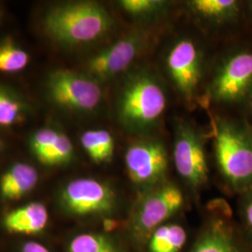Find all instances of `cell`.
I'll return each mask as SVG.
<instances>
[{
    "label": "cell",
    "mask_w": 252,
    "mask_h": 252,
    "mask_svg": "<svg viewBox=\"0 0 252 252\" xmlns=\"http://www.w3.org/2000/svg\"><path fill=\"white\" fill-rule=\"evenodd\" d=\"M167 105L166 93L153 73L139 69L123 84L117 100V117L128 132L143 134L161 120Z\"/></svg>",
    "instance_id": "obj_2"
},
{
    "label": "cell",
    "mask_w": 252,
    "mask_h": 252,
    "mask_svg": "<svg viewBox=\"0 0 252 252\" xmlns=\"http://www.w3.org/2000/svg\"><path fill=\"white\" fill-rule=\"evenodd\" d=\"M217 163L232 185L252 181V135L233 123L218 121L214 126Z\"/></svg>",
    "instance_id": "obj_3"
},
{
    "label": "cell",
    "mask_w": 252,
    "mask_h": 252,
    "mask_svg": "<svg viewBox=\"0 0 252 252\" xmlns=\"http://www.w3.org/2000/svg\"><path fill=\"white\" fill-rule=\"evenodd\" d=\"M49 222V212L44 204L33 202L11 210L3 219L5 229L12 234H36Z\"/></svg>",
    "instance_id": "obj_12"
},
{
    "label": "cell",
    "mask_w": 252,
    "mask_h": 252,
    "mask_svg": "<svg viewBox=\"0 0 252 252\" xmlns=\"http://www.w3.org/2000/svg\"><path fill=\"white\" fill-rule=\"evenodd\" d=\"M181 189L170 182L146 189L135 203L130 225L136 239L148 240L154 230L175 215L183 206Z\"/></svg>",
    "instance_id": "obj_5"
},
{
    "label": "cell",
    "mask_w": 252,
    "mask_h": 252,
    "mask_svg": "<svg viewBox=\"0 0 252 252\" xmlns=\"http://www.w3.org/2000/svg\"><path fill=\"white\" fill-rule=\"evenodd\" d=\"M46 92L51 102L59 108L88 113L99 107L103 92L100 83L87 73L59 68L49 74Z\"/></svg>",
    "instance_id": "obj_4"
},
{
    "label": "cell",
    "mask_w": 252,
    "mask_h": 252,
    "mask_svg": "<svg viewBox=\"0 0 252 252\" xmlns=\"http://www.w3.org/2000/svg\"></svg>",
    "instance_id": "obj_27"
},
{
    "label": "cell",
    "mask_w": 252,
    "mask_h": 252,
    "mask_svg": "<svg viewBox=\"0 0 252 252\" xmlns=\"http://www.w3.org/2000/svg\"><path fill=\"white\" fill-rule=\"evenodd\" d=\"M187 241L185 229L179 224H162L148 239L149 252H180Z\"/></svg>",
    "instance_id": "obj_15"
},
{
    "label": "cell",
    "mask_w": 252,
    "mask_h": 252,
    "mask_svg": "<svg viewBox=\"0 0 252 252\" xmlns=\"http://www.w3.org/2000/svg\"><path fill=\"white\" fill-rule=\"evenodd\" d=\"M59 133L53 128H41L31 135L29 148L37 160L54 146Z\"/></svg>",
    "instance_id": "obj_23"
},
{
    "label": "cell",
    "mask_w": 252,
    "mask_h": 252,
    "mask_svg": "<svg viewBox=\"0 0 252 252\" xmlns=\"http://www.w3.org/2000/svg\"><path fill=\"white\" fill-rule=\"evenodd\" d=\"M2 149H3V143H2V141L0 140V152L2 151Z\"/></svg>",
    "instance_id": "obj_26"
},
{
    "label": "cell",
    "mask_w": 252,
    "mask_h": 252,
    "mask_svg": "<svg viewBox=\"0 0 252 252\" xmlns=\"http://www.w3.org/2000/svg\"><path fill=\"white\" fill-rule=\"evenodd\" d=\"M74 156V147L70 138L60 131L54 146L38 161L46 165H63L70 162Z\"/></svg>",
    "instance_id": "obj_22"
},
{
    "label": "cell",
    "mask_w": 252,
    "mask_h": 252,
    "mask_svg": "<svg viewBox=\"0 0 252 252\" xmlns=\"http://www.w3.org/2000/svg\"><path fill=\"white\" fill-rule=\"evenodd\" d=\"M38 182L36 168L26 162H16L0 178V194L7 200H18L34 189Z\"/></svg>",
    "instance_id": "obj_13"
},
{
    "label": "cell",
    "mask_w": 252,
    "mask_h": 252,
    "mask_svg": "<svg viewBox=\"0 0 252 252\" xmlns=\"http://www.w3.org/2000/svg\"><path fill=\"white\" fill-rule=\"evenodd\" d=\"M169 2L163 0H122L119 5L122 9L138 20H152L161 16L168 7Z\"/></svg>",
    "instance_id": "obj_21"
},
{
    "label": "cell",
    "mask_w": 252,
    "mask_h": 252,
    "mask_svg": "<svg viewBox=\"0 0 252 252\" xmlns=\"http://www.w3.org/2000/svg\"><path fill=\"white\" fill-rule=\"evenodd\" d=\"M68 252H123L110 237L102 234L83 233L74 236Z\"/></svg>",
    "instance_id": "obj_20"
},
{
    "label": "cell",
    "mask_w": 252,
    "mask_h": 252,
    "mask_svg": "<svg viewBox=\"0 0 252 252\" xmlns=\"http://www.w3.org/2000/svg\"><path fill=\"white\" fill-rule=\"evenodd\" d=\"M187 5L195 15L215 24L227 22L238 12L235 0H191Z\"/></svg>",
    "instance_id": "obj_14"
},
{
    "label": "cell",
    "mask_w": 252,
    "mask_h": 252,
    "mask_svg": "<svg viewBox=\"0 0 252 252\" xmlns=\"http://www.w3.org/2000/svg\"><path fill=\"white\" fill-rule=\"evenodd\" d=\"M174 162L180 177L192 188H199L207 182L208 166L202 137L189 124H180L177 128Z\"/></svg>",
    "instance_id": "obj_11"
},
{
    "label": "cell",
    "mask_w": 252,
    "mask_h": 252,
    "mask_svg": "<svg viewBox=\"0 0 252 252\" xmlns=\"http://www.w3.org/2000/svg\"><path fill=\"white\" fill-rule=\"evenodd\" d=\"M29 60V54L12 38L0 41V72H20L27 67Z\"/></svg>",
    "instance_id": "obj_19"
},
{
    "label": "cell",
    "mask_w": 252,
    "mask_h": 252,
    "mask_svg": "<svg viewBox=\"0 0 252 252\" xmlns=\"http://www.w3.org/2000/svg\"><path fill=\"white\" fill-rule=\"evenodd\" d=\"M59 202L69 215L76 217L108 215L117 206L115 190L108 183L92 178L69 181L61 189Z\"/></svg>",
    "instance_id": "obj_6"
},
{
    "label": "cell",
    "mask_w": 252,
    "mask_h": 252,
    "mask_svg": "<svg viewBox=\"0 0 252 252\" xmlns=\"http://www.w3.org/2000/svg\"><path fill=\"white\" fill-rule=\"evenodd\" d=\"M252 90V53L229 57L217 70L209 85V95L218 103H234Z\"/></svg>",
    "instance_id": "obj_10"
},
{
    "label": "cell",
    "mask_w": 252,
    "mask_h": 252,
    "mask_svg": "<svg viewBox=\"0 0 252 252\" xmlns=\"http://www.w3.org/2000/svg\"><path fill=\"white\" fill-rule=\"evenodd\" d=\"M148 43V33L134 30L91 57L87 74L98 82L109 81L126 71L143 52Z\"/></svg>",
    "instance_id": "obj_8"
},
{
    "label": "cell",
    "mask_w": 252,
    "mask_h": 252,
    "mask_svg": "<svg viewBox=\"0 0 252 252\" xmlns=\"http://www.w3.org/2000/svg\"><path fill=\"white\" fill-rule=\"evenodd\" d=\"M81 143L88 156L96 163L109 162L114 154V138L105 129L84 132L81 135Z\"/></svg>",
    "instance_id": "obj_16"
},
{
    "label": "cell",
    "mask_w": 252,
    "mask_h": 252,
    "mask_svg": "<svg viewBox=\"0 0 252 252\" xmlns=\"http://www.w3.org/2000/svg\"><path fill=\"white\" fill-rule=\"evenodd\" d=\"M245 215L248 221V224L252 229V194L248 200L246 207H245Z\"/></svg>",
    "instance_id": "obj_25"
},
{
    "label": "cell",
    "mask_w": 252,
    "mask_h": 252,
    "mask_svg": "<svg viewBox=\"0 0 252 252\" xmlns=\"http://www.w3.org/2000/svg\"><path fill=\"white\" fill-rule=\"evenodd\" d=\"M125 162L129 179L144 190L164 182L168 156L164 145L157 139L139 140L130 145Z\"/></svg>",
    "instance_id": "obj_7"
},
{
    "label": "cell",
    "mask_w": 252,
    "mask_h": 252,
    "mask_svg": "<svg viewBox=\"0 0 252 252\" xmlns=\"http://www.w3.org/2000/svg\"><path fill=\"white\" fill-rule=\"evenodd\" d=\"M22 252H51L45 246L36 241H27L22 248Z\"/></svg>",
    "instance_id": "obj_24"
},
{
    "label": "cell",
    "mask_w": 252,
    "mask_h": 252,
    "mask_svg": "<svg viewBox=\"0 0 252 252\" xmlns=\"http://www.w3.org/2000/svg\"><path fill=\"white\" fill-rule=\"evenodd\" d=\"M190 252H239L234 240L221 224L207 229L198 238Z\"/></svg>",
    "instance_id": "obj_17"
},
{
    "label": "cell",
    "mask_w": 252,
    "mask_h": 252,
    "mask_svg": "<svg viewBox=\"0 0 252 252\" xmlns=\"http://www.w3.org/2000/svg\"><path fill=\"white\" fill-rule=\"evenodd\" d=\"M113 26L104 6L94 1H70L54 5L43 17L45 33L58 44L86 45L107 35Z\"/></svg>",
    "instance_id": "obj_1"
},
{
    "label": "cell",
    "mask_w": 252,
    "mask_h": 252,
    "mask_svg": "<svg viewBox=\"0 0 252 252\" xmlns=\"http://www.w3.org/2000/svg\"><path fill=\"white\" fill-rule=\"evenodd\" d=\"M27 111V106L9 87L0 84V127L6 128L16 125Z\"/></svg>",
    "instance_id": "obj_18"
},
{
    "label": "cell",
    "mask_w": 252,
    "mask_h": 252,
    "mask_svg": "<svg viewBox=\"0 0 252 252\" xmlns=\"http://www.w3.org/2000/svg\"><path fill=\"white\" fill-rule=\"evenodd\" d=\"M165 65L180 95L190 102L202 76V54L197 44L188 37L177 40L166 54Z\"/></svg>",
    "instance_id": "obj_9"
}]
</instances>
